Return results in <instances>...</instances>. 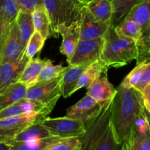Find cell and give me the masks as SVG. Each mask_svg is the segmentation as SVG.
Segmentation results:
<instances>
[{
    "mask_svg": "<svg viewBox=\"0 0 150 150\" xmlns=\"http://www.w3.org/2000/svg\"><path fill=\"white\" fill-rule=\"evenodd\" d=\"M10 25L11 24H8L0 19V57H1V51H2L4 42H5L6 38L10 30Z\"/></svg>",
    "mask_w": 150,
    "mask_h": 150,
    "instance_id": "cell-35",
    "label": "cell"
},
{
    "mask_svg": "<svg viewBox=\"0 0 150 150\" xmlns=\"http://www.w3.org/2000/svg\"><path fill=\"white\" fill-rule=\"evenodd\" d=\"M31 14L35 31H38L45 39L52 35L49 19L44 7L35 9Z\"/></svg>",
    "mask_w": 150,
    "mask_h": 150,
    "instance_id": "cell-28",
    "label": "cell"
},
{
    "mask_svg": "<svg viewBox=\"0 0 150 150\" xmlns=\"http://www.w3.org/2000/svg\"><path fill=\"white\" fill-rule=\"evenodd\" d=\"M103 105L94 100L86 94L76 104L68 108L66 117L80 120L85 124L100 111Z\"/></svg>",
    "mask_w": 150,
    "mask_h": 150,
    "instance_id": "cell-15",
    "label": "cell"
},
{
    "mask_svg": "<svg viewBox=\"0 0 150 150\" xmlns=\"http://www.w3.org/2000/svg\"><path fill=\"white\" fill-rule=\"evenodd\" d=\"M21 10L32 13L35 9L44 7L43 0H16Z\"/></svg>",
    "mask_w": 150,
    "mask_h": 150,
    "instance_id": "cell-34",
    "label": "cell"
},
{
    "mask_svg": "<svg viewBox=\"0 0 150 150\" xmlns=\"http://www.w3.org/2000/svg\"><path fill=\"white\" fill-rule=\"evenodd\" d=\"M81 1H82V0H81Z\"/></svg>",
    "mask_w": 150,
    "mask_h": 150,
    "instance_id": "cell-43",
    "label": "cell"
},
{
    "mask_svg": "<svg viewBox=\"0 0 150 150\" xmlns=\"http://www.w3.org/2000/svg\"><path fill=\"white\" fill-rule=\"evenodd\" d=\"M80 146L78 138L61 139L56 143L50 145L44 150H74Z\"/></svg>",
    "mask_w": 150,
    "mask_h": 150,
    "instance_id": "cell-33",
    "label": "cell"
},
{
    "mask_svg": "<svg viewBox=\"0 0 150 150\" xmlns=\"http://www.w3.org/2000/svg\"><path fill=\"white\" fill-rule=\"evenodd\" d=\"M74 150H82V149H81V146H79V147H77V148H76V149H75Z\"/></svg>",
    "mask_w": 150,
    "mask_h": 150,
    "instance_id": "cell-41",
    "label": "cell"
},
{
    "mask_svg": "<svg viewBox=\"0 0 150 150\" xmlns=\"http://www.w3.org/2000/svg\"><path fill=\"white\" fill-rule=\"evenodd\" d=\"M46 40L38 31H35L25 48L24 54L29 59L33 58L42 49Z\"/></svg>",
    "mask_w": 150,
    "mask_h": 150,
    "instance_id": "cell-31",
    "label": "cell"
},
{
    "mask_svg": "<svg viewBox=\"0 0 150 150\" xmlns=\"http://www.w3.org/2000/svg\"><path fill=\"white\" fill-rule=\"evenodd\" d=\"M47 62L48 60L46 59H41L34 57L30 59L25 66L18 82L24 84L27 88L36 84L40 74Z\"/></svg>",
    "mask_w": 150,
    "mask_h": 150,
    "instance_id": "cell-20",
    "label": "cell"
},
{
    "mask_svg": "<svg viewBox=\"0 0 150 150\" xmlns=\"http://www.w3.org/2000/svg\"><path fill=\"white\" fill-rule=\"evenodd\" d=\"M48 15L52 35L58 36L63 26L79 23L85 4L81 0H43Z\"/></svg>",
    "mask_w": 150,
    "mask_h": 150,
    "instance_id": "cell-4",
    "label": "cell"
},
{
    "mask_svg": "<svg viewBox=\"0 0 150 150\" xmlns=\"http://www.w3.org/2000/svg\"><path fill=\"white\" fill-rule=\"evenodd\" d=\"M85 6L96 19L104 23H111L113 17L111 0H91Z\"/></svg>",
    "mask_w": 150,
    "mask_h": 150,
    "instance_id": "cell-23",
    "label": "cell"
},
{
    "mask_svg": "<svg viewBox=\"0 0 150 150\" xmlns=\"http://www.w3.org/2000/svg\"><path fill=\"white\" fill-rule=\"evenodd\" d=\"M56 103H51L45 105L37 101L30 100L25 98L1 110L0 111V120L30 113L47 112L50 114L54 109Z\"/></svg>",
    "mask_w": 150,
    "mask_h": 150,
    "instance_id": "cell-11",
    "label": "cell"
},
{
    "mask_svg": "<svg viewBox=\"0 0 150 150\" xmlns=\"http://www.w3.org/2000/svg\"><path fill=\"white\" fill-rule=\"evenodd\" d=\"M29 59L24 54L14 61L0 63V92L10 84L18 82Z\"/></svg>",
    "mask_w": 150,
    "mask_h": 150,
    "instance_id": "cell-14",
    "label": "cell"
},
{
    "mask_svg": "<svg viewBox=\"0 0 150 150\" xmlns=\"http://www.w3.org/2000/svg\"><path fill=\"white\" fill-rule=\"evenodd\" d=\"M107 70L108 67L99 59L91 62L82 72L78 81L76 91L82 88L88 87L101 75L107 73Z\"/></svg>",
    "mask_w": 150,
    "mask_h": 150,
    "instance_id": "cell-22",
    "label": "cell"
},
{
    "mask_svg": "<svg viewBox=\"0 0 150 150\" xmlns=\"http://www.w3.org/2000/svg\"><path fill=\"white\" fill-rule=\"evenodd\" d=\"M116 89L109 82L107 73H103L87 87V95L101 105H104L113 99Z\"/></svg>",
    "mask_w": 150,
    "mask_h": 150,
    "instance_id": "cell-17",
    "label": "cell"
},
{
    "mask_svg": "<svg viewBox=\"0 0 150 150\" xmlns=\"http://www.w3.org/2000/svg\"><path fill=\"white\" fill-rule=\"evenodd\" d=\"M91 1V0H82V1H83L85 4H86L87 2H88V1Z\"/></svg>",
    "mask_w": 150,
    "mask_h": 150,
    "instance_id": "cell-40",
    "label": "cell"
},
{
    "mask_svg": "<svg viewBox=\"0 0 150 150\" xmlns=\"http://www.w3.org/2000/svg\"><path fill=\"white\" fill-rule=\"evenodd\" d=\"M58 35L63 37L60 47V53L66 56L67 59H69L74 53L76 45L80 40V23L63 26L59 29Z\"/></svg>",
    "mask_w": 150,
    "mask_h": 150,
    "instance_id": "cell-19",
    "label": "cell"
},
{
    "mask_svg": "<svg viewBox=\"0 0 150 150\" xmlns=\"http://www.w3.org/2000/svg\"><path fill=\"white\" fill-rule=\"evenodd\" d=\"M80 39L93 40L102 38L110 23H104L96 18L85 6L80 21Z\"/></svg>",
    "mask_w": 150,
    "mask_h": 150,
    "instance_id": "cell-13",
    "label": "cell"
},
{
    "mask_svg": "<svg viewBox=\"0 0 150 150\" xmlns=\"http://www.w3.org/2000/svg\"><path fill=\"white\" fill-rule=\"evenodd\" d=\"M144 117H145L146 122L147 125H148L149 126V128L150 130V114L145 109V108L144 109Z\"/></svg>",
    "mask_w": 150,
    "mask_h": 150,
    "instance_id": "cell-37",
    "label": "cell"
},
{
    "mask_svg": "<svg viewBox=\"0 0 150 150\" xmlns=\"http://www.w3.org/2000/svg\"><path fill=\"white\" fill-rule=\"evenodd\" d=\"M11 144L4 142H0V150H9Z\"/></svg>",
    "mask_w": 150,
    "mask_h": 150,
    "instance_id": "cell-38",
    "label": "cell"
},
{
    "mask_svg": "<svg viewBox=\"0 0 150 150\" xmlns=\"http://www.w3.org/2000/svg\"><path fill=\"white\" fill-rule=\"evenodd\" d=\"M115 29L116 32L121 36L132 39L138 42L140 50H141L143 39L142 31L136 22L126 17L120 24L115 27Z\"/></svg>",
    "mask_w": 150,
    "mask_h": 150,
    "instance_id": "cell-26",
    "label": "cell"
},
{
    "mask_svg": "<svg viewBox=\"0 0 150 150\" xmlns=\"http://www.w3.org/2000/svg\"><path fill=\"white\" fill-rule=\"evenodd\" d=\"M24 48L21 45L16 22L10 25L7 36L6 38L1 57L0 63L9 61H14L24 55Z\"/></svg>",
    "mask_w": 150,
    "mask_h": 150,
    "instance_id": "cell-16",
    "label": "cell"
},
{
    "mask_svg": "<svg viewBox=\"0 0 150 150\" xmlns=\"http://www.w3.org/2000/svg\"><path fill=\"white\" fill-rule=\"evenodd\" d=\"M116 90L112 103L110 121L115 139L121 144L142 117L144 107L141 94L135 89L120 84Z\"/></svg>",
    "mask_w": 150,
    "mask_h": 150,
    "instance_id": "cell-1",
    "label": "cell"
},
{
    "mask_svg": "<svg viewBox=\"0 0 150 150\" xmlns=\"http://www.w3.org/2000/svg\"><path fill=\"white\" fill-rule=\"evenodd\" d=\"M51 136H52L48 129L45 126L43 125L41 122H38L29 126L23 131L19 133L14 138L11 144L16 143V142H31V141L41 140V139H46Z\"/></svg>",
    "mask_w": 150,
    "mask_h": 150,
    "instance_id": "cell-24",
    "label": "cell"
},
{
    "mask_svg": "<svg viewBox=\"0 0 150 150\" xmlns=\"http://www.w3.org/2000/svg\"><path fill=\"white\" fill-rule=\"evenodd\" d=\"M52 136L66 139L82 137L85 133V124L80 120L67 117L50 118L47 117L41 122Z\"/></svg>",
    "mask_w": 150,
    "mask_h": 150,
    "instance_id": "cell-6",
    "label": "cell"
},
{
    "mask_svg": "<svg viewBox=\"0 0 150 150\" xmlns=\"http://www.w3.org/2000/svg\"><path fill=\"white\" fill-rule=\"evenodd\" d=\"M149 84L150 57L139 62L121 83L124 87L133 88L140 93Z\"/></svg>",
    "mask_w": 150,
    "mask_h": 150,
    "instance_id": "cell-12",
    "label": "cell"
},
{
    "mask_svg": "<svg viewBox=\"0 0 150 150\" xmlns=\"http://www.w3.org/2000/svg\"><path fill=\"white\" fill-rule=\"evenodd\" d=\"M113 17L110 24L117 26L126 17L130 10L143 0H111Z\"/></svg>",
    "mask_w": 150,
    "mask_h": 150,
    "instance_id": "cell-27",
    "label": "cell"
},
{
    "mask_svg": "<svg viewBox=\"0 0 150 150\" xmlns=\"http://www.w3.org/2000/svg\"><path fill=\"white\" fill-rule=\"evenodd\" d=\"M61 139L56 136H51L41 140L26 142H16L11 144L9 150H44L49 146L56 143Z\"/></svg>",
    "mask_w": 150,
    "mask_h": 150,
    "instance_id": "cell-29",
    "label": "cell"
},
{
    "mask_svg": "<svg viewBox=\"0 0 150 150\" xmlns=\"http://www.w3.org/2000/svg\"><path fill=\"white\" fill-rule=\"evenodd\" d=\"M141 94L144 108L150 114V84L148 85Z\"/></svg>",
    "mask_w": 150,
    "mask_h": 150,
    "instance_id": "cell-36",
    "label": "cell"
},
{
    "mask_svg": "<svg viewBox=\"0 0 150 150\" xmlns=\"http://www.w3.org/2000/svg\"><path fill=\"white\" fill-rule=\"evenodd\" d=\"M149 48H150V37H149V40H148V50L149 49Z\"/></svg>",
    "mask_w": 150,
    "mask_h": 150,
    "instance_id": "cell-39",
    "label": "cell"
},
{
    "mask_svg": "<svg viewBox=\"0 0 150 150\" xmlns=\"http://www.w3.org/2000/svg\"><path fill=\"white\" fill-rule=\"evenodd\" d=\"M66 68H67V67H63L61 64L54 65L50 60H48V62L46 64L45 67L43 68L42 71L40 74L39 79H38L37 83L45 82L57 78L64 73Z\"/></svg>",
    "mask_w": 150,
    "mask_h": 150,
    "instance_id": "cell-32",
    "label": "cell"
},
{
    "mask_svg": "<svg viewBox=\"0 0 150 150\" xmlns=\"http://www.w3.org/2000/svg\"><path fill=\"white\" fill-rule=\"evenodd\" d=\"M104 40V37L93 40H79L73 55L67 59L69 65L75 66L85 63L91 64L99 59L102 51Z\"/></svg>",
    "mask_w": 150,
    "mask_h": 150,
    "instance_id": "cell-7",
    "label": "cell"
},
{
    "mask_svg": "<svg viewBox=\"0 0 150 150\" xmlns=\"http://www.w3.org/2000/svg\"><path fill=\"white\" fill-rule=\"evenodd\" d=\"M89 64L88 63H85L75 66H68L60 83L61 95L63 98H69L76 92V86L79 78L82 72Z\"/></svg>",
    "mask_w": 150,
    "mask_h": 150,
    "instance_id": "cell-18",
    "label": "cell"
},
{
    "mask_svg": "<svg viewBox=\"0 0 150 150\" xmlns=\"http://www.w3.org/2000/svg\"><path fill=\"white\" fill-rule=\"evenodd\" d=\"M121 150H150V130L144 114L124 140Z\"/></svg>",
    "mask_w": 150,
    "mask_h": 150,
    "instance_id": "cell-9",
    "label": "cell"
},
{
    "mask_svg": "<svg viewBox=\"0 0 150 150\" xmlns=\"http://www.w3.org/2000/svg\"><path fill=\"white\" fill-rule=\"evenodd\" d=\"M27 87L20 82L10 84L0 92V111L26 98Z\"/></svg>",
    "mask_w": 150,
    "mask_h": 150,
    "instance_id": "cell-21",
    "label": "cell"
},
{
    "mask_svg": "<svg viewBox=\"0 0 150 150\" xmlns=\"http://www.w3.org/2000/svg\"><path fill=\"white\" fill-rule=\"evenodd\" d=\"M147 54H148V55L150 57V48L148 50V51H147Z\"/></svg>",
    "mask_w": 150,
    "mask_h": 150,
    "instance_id": "cell-42",
    "label": "cell"
},
{
    "mask_svg": "<svg viewBox=\"0 0 150 150\" xmlns=\"http://www.w3.org/2000/svg\"><path fill=\"white\" fill-rule=\"evenodd\" d=\"M113 100L85 123V133L79 139L82 150H121L122 144L116 142L110 121Z\"/></svg>",
    "mask_w": 150,
    "mask_h": 150,
    "instance_id": "cell-2",
    "label": "cell"
},
{
    "mask_svg": "<svg viewBox=\"0 0 150 150\" xmlns=\"http://www.w3.org/2000/svg\"><path fill=\"white\" fill-rule=\"evenodd\" d=\"M20 10L16 0H0V19L8 24L16 21Z\"/></svg>",
    "mask_w": 150,
    "mask_h": 150,
    "instance_id": "cell-30",
    "label": "cell"
},
{
    "mask_svg": "<svg viewBox=\"0 0 150 150\" xmlns=\"http://www.w3.org/2000/svg\"><path fill=\"white\" fill-rule=\"evenodd\" d=\"M63 73L52 80L37 83L34 86L27 88L26 99L37 101L45 105L57 103L59 98L61 96L60 83Z\"/></svg>",
    "mask_w": 150,
    "mask_h": 150,
    "instance_id": "cell-8",
    "label": "cell"
},
{
    "mask_svg": "<svg viewBox=\"0 0 150 150\" xmlns=\"http://www.w3.org/2000/svg\"><path fill=\"white\" fill-rule=\"evenodd\" d=\"M126 18L136 22L142 31L141 57L147 54L148 40L150 37V0H143L130 10Z\"/></svg>",
    "mask_w": 150,
    "mask_h": 150,
    "instance_id": "cell-10",
    "label": "cell"
},
{
    "mask_svg": "<svg viewBox=\"0 0 150 150\" xmlns=\"http://www.w3.org/2000/svg\"><path fill=\"white\" fill-rule=\"evenodd\" d=\"M104 45L99 59L107 67H121L134 59L139 61L141 50L138 42L116 32L115 26L110 24L104 35Z\"/></svg>",
    "mask_w": 150,
    "mask_h": 150,
    "instance_id": "cell-3",
    "label": "cell"
},
{
    "mask_svg": "<svg viewBox=\"0 0 150 150\" xmlns=\"http://www.w3.org/2000/svg\"><path fill=\"white\" fill-rule=\"evenodd\" d=\"M16 24L18 26L20 40L23 48H26L31 36L35 32L33 22H32V14L31 13L20 10L16 20Z\"/></svg>",
    "mask_w": 150,
    "mask_h": 150,
    "instance_id": "cell-25",
    "label": "cell"
},
{
    "mask_svg": "<svg viewBox=\"0 0 150 150\" xmlns=\"http://www.w3.org/2000/svg\"><path fill=\"white\" fill-rule=\"evenodd\" d=\"M49 115L47 112L30 113L0 120V142L11 144L19 133L35 123L41 122Z\"/></svg>",
    "mask_w": 150,
    "mask_h": 150,
    "instance_id": "cell-5",
    "label": "cell"
}]
</instances>
